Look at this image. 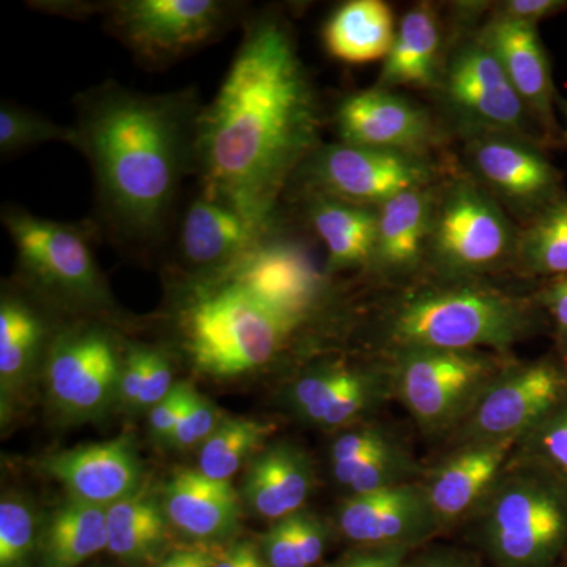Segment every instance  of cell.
Listing matches in <instances>:
<instances>
[{"mask_svg":"<svg viewBox=\"0 0 567 567\" xmlns=\"http://www.w3.org/2000/svg\"><path fill=\"white\" fill-rule=\"evenodd\" d=\"M320 107L290 29L262 14L244 40L197 123L196 175L200 193L230 205L257 227L276 221V208L320 147Z\"/></svg>","mask_w":567,"mask_h":567,"instance_id":"6da1fadb","label":"cell"},{"mask_svg":"<svg viewBox=\"0 0 567 567\" xmlns=\"http://www.w3.org/2000/svg\"><path fill=\"white\" fill-rule=\"evenodd\" d=\"M194 87L142 93L106 81L76 100V145L91 164L96 224L115 244L162 245L183 182L196 173Z\"/></svg>","mask_w":567,"mask_h":567,"instance_id":"7a4b0ae2","label":"cell"},{"mask_svg":"<svg viewBox=\"0 0 567 567\" xmlns=\"http://www.w3.org/2000/svg\"><path fill=\"white\" fill-rule=\"evenodd\" d=\"M174 311L189 363L218 380L259 371L309 327L241 281L229 265L186 275Z\"/></svg>","mask_w":567,"mask_h":567,"instance_id":"3957f363","label":"cell"},{"mask_svg":"<svg viewBox=\"0 0 567 567\" xmlns=\"http://www.w3.org/2000/svg\"><path fill=\"white\" fill-rule=\"evenodd\" d=\"M543 311L539 298L529 300L475 282L429 287L391 306L383 334L393 353H503L543 327Z\"/></svg>","mask_w":567,"mask_h":567,"instance_id":"277c9868","label":"cell"},{"mask_svg":"<svg viewBox=\"0 0 567 567\" xmlns=\"http://www.w3.org/2000/svg\"><path fill=\"white\" fill-rule=\"evenodd\" d=\"M475 514L496 567H554L566 554L567 483L539 466L511 458Z\"/></svg>","mask_w":567,"mask_h":567,"instance_id":"5b68a950","label":"cell"},{"mask_svg":"<svg viewBox=\"0 0 567 567\" xmlns=\"http://www.w3.org/2000/svg\"><path fill=\"white\" fill-rule=\"evenodd\" d=\"M2 223L21 275L40 292L74 308L102 311L111 297L93 252L92 229L6 207Z\"/></svg>","mask_w":567,"mask_h":567,"instance_id":"8992f818","label":"cell"},{"mask_svg":"<svg viewBox=\"0 0 567 567\" xmlns=\"http://www.w3.org/2000/svg\"><path fill=\"white\" fill-rule=\"evenodd\" d=\"M394 395L427 435L451 434L509 368L491 352L410 350L391 357Z\"/></svg>","mask_w":567,"mask_h":567,"instance_id":"52a82bcc","label":"cell"},{"mask_svg":"<svg viewBox=\"0 0 567 567\" xmlns=\"http://www.w3.org/2000/svg\"><path fill=\"white\" fill-rule=\"evenodd\" d=\"M107 31L144 65H167L221 37L238 7L219 0H117L100 7Z\"/></svg>","mask_w":567,"mask_h":567,"instance_id":"ba28073f","label":"cell"},{"mask_svg":"<svg viewBox=\"0 0 567 567\" xmlns=\"http://www.w3.org/2000/svg\"><path fill=\"white\" fill-rule=\"evenodd\" d=\"M567 398V361L559 354L511 364L451 432L454 447L470 443L520 442Z\"/></svg>","mask_w":567,"mask_h":567,"instance_id":"9c48e42d","label":"cell"},{"mask_svg":"<svg viewBox=\"0 0 567 567\" xmlns=\"http://www.w3.org/2000/svg\"><path fill=\"white\" fill-rule=\"evenodd\" d=\"M427 246L446 274L464 278L498 267L517 248V238L481 186L458 181L435 203Z\"/></svg>","mask_w":567,"mask_h":567,"instance_id":"30bf717a","label":"cell"},{"mask_svg":"<svg viewBox=\"0 0 567 567\" xmlns=\"http://www.w3.org/2000/svg\"><path fill=\"white\" fill-rule=\"evenodd\" d=\"M311 196L377 207L412 189L429 188L434 169L424 156L358 145H320L303 164Z\"/></svg>","mask_w":567,"mask_h":567,"instance_id":"8fae6325","label":"cell"},{"mask_svg":"<svg viewBox=\"0 0 567 567\" xmlns=\"http://www.w3.org/2000/svg\"><path fill=\"white\" fill-rule=\"evenodd\" d=\"M442 92L447 110L473 136L506 134L532 140L529 125L535 117L480 37L454 51L443 73Z\"/></svg>","mask_w":567,"mask_h":567,"instance_id":"7c38bea8","label":"cell"},{"mask_svg":"<svg viewBox=\"0 0 567 567\" xmlns=\"http://www.w3.org/2000/svg\"><path fill=\"white\" fill-rule=\"evenodd\" d=\"M122 365L117 346L103 328L65 331L52 342L48 357L52 401L80 420L102 415L121 390Z\"/></svg>","mask_w":567,"mask_h":567,"instance_id":"4fadbf2b","label":"cell"},{"mask_svg":"<svg viewBox=\"0 0 567 567\" xmlns=\"http://www.w3.org/2000/svg\"><path fill=\"white\" fill-rule=\"evenodd\" d=\"M338 525L361 547L413 548L442 529L420 481L349 495L339 506Z\"/></svg>","mask_w":567,"mask_h":567,"instance_id":"5bb4252c","label":"cell"},{"mask_svg":"<svg viewBox=\"0 0 567 567\" xmlns=\"http://www.w3.org/2000/svg\"><path fill=\"white\" fill-rule=\"evenodd\" d=\"M468 156L481 181L517 210L535 216L565 194L554 164L522 137L473 136Z\"/></svg>","mask_w":567,"mask_h":567,"instance_id":"9a60e30c","label":"cell"},{"mask_svg":"<svg viewBox=\"0 0 567 567\" xmlns=\"http://www.w3.org/2000/svg\"><path fill=\"white\" fill-rule=\"evenodd\" d=\"M336 132L344 144L424 156L435 136L427 112L386 89L346 96L334 114Z\"/></svg>","mask_w":567,"mask_h":567,"instance_id":"2e32d148","label":"cell"},{"mask_svg":"<svg viewBox=\"0 0 567 567\" xmlns=\"http://www.w3.org/2000/svg\"><path fill=\"white\" fill-rule=\"evenodd\" d=\"M517 443L511 439L454 447L425 476V495L440 528L476 513L509 465Z\"/></svg>","mask_w":567,"mask_h":567,"instance_id":"e0dca14e","label":"cell"},{"mask_svg":"<svg viewBox=\"0 0 567 567\" xmlns=\"http://www.w3.org/2000/svg\"><path fill=\"white\" fill-rule=\"evenodd\" d=\"M41 466L74 502L107 509L140 492L141 464L128 435L52 454Z\"/></svg>","mask_w":567,"mask_h":567,"instance_id":"ac0fdd59","label":"cell"},{"mask_svg":"<svg viewBox=\"0 0 567 567\" xmlns=\"http://www.w3.org/2000/svg\"><path fill=\"white\" fill-rule=\"evenodd\" d=\"M480 39L502 63L511 84L527 104L544 134L555 136L558 133L555 117L558 93L537 25L495 18Z\"/></svg>","mask_w":567,"mask_h":567,"instance_id":"d6986e66","label":"cell"},{"mask_svg":"<svg viewBox=\"0 0 567 567\" xmlns=\"http://www.w3.org/2000/svg\"><path fill=\"white\" fill-rule=\"evenodd\" d=\"M268 227H257L230 205L199 192L182 216L178 254L188 275L216 270L248 251Z\"/></svg>","mask_w":567,"mask_h":567,"instance_id":"ffe728a7","label":"cell"},{"mask_svg":"<svg viewBox=\"0 0 567 567\" xmlns=\"http://www.w3.org/2000/svg\"><path fill=\"white\" fill-rule=\"evenodd\" d=\"M167 520L197 540L233 535L240 517V502L230 481H216L199 470H177L164 487Z\"/></svg>","mask_w":567,"mask_h":567,"instance_id":"44dd1931","label":"cell"},{"mask_svg":"<svg viewBox=\"0 0 567 567\" xmlns=\"http://www.w3.org/2000/svg\"><path fill=\"white\" fill-rule=\"evenodd\" d=\"M315 488V470L303 451L276 443L249 462L244 495L257 516L281 520L300 513Z\"/></svg>","mask_w":567,"mask_h":567,"instance_id":"7402d4cb","label":"cell"},{"mask_svg":"<svg viewBox=\"0 0 567 567\" xmlns=\"http://www.w3.org/2000/svg\"><path fill=\"white\" fill-rule=\"evenodd\" d=\"M309 221L327 248L328 275L374 264L379 221L374 208L311 196Z\"/></svg>","mask_w":567,"mask_h":567,"instance_id":"603a6c76","label":"cell"},{"mask_svg":"<svg viewBox=\"0 0 567 567\" xmlns=\"http://www.w3.org/2000/svg\"><path fill=\"white\" fill-rule=\"evenodd\" d=\"M435 197L431 189H412L377 208L374 264L383 270H412L431 235Z\"/></svg>","mask_w":567,"mask_h":567,"instance_id":"cb8c5ba5","label":"cell"},{"mask_svg":"<svg viewBox=\"0 0 567 567\" xmlns=\"http://www.w3.org/2000/svg\"><path fill=\"white\" fill-rule=\"evenodd\" d=\"M394 39L393 11L382 0H350L323 28L324 48L331 58L353 65L386 59Z\"/></svg>","mask_w":567,"mask_h":567,"instance_id":"d4e9b609","label":"cell"},{"mask_svg":"<svg viewBox=\"0 0 567 567\" xmlns=\"http://www.w3.org/2000/svg\"><path fill=\"white\" fill-rule=\"evenodd\" d=\"M442 31L434 11L417 6L402 18L393 48L385 59L379 87H429L434 84Z\"/></svg>","mask_w":567,"mask_h":567,"instance_id":"484cf974","label":"cell"},{"mask_svg":"<svg viewBox=\"0 0 567 567\" xmlns=\"http://www.w3.org/2000/svg\"><path fill=\"white\" fill-rule=\"evenodd\" d=\"M107 548L106 507L74 502L58 507L40 535V567H78Z\"/></svg>","mask_w":567,"mask_h":567,"instance_id":"4316f807","label":"cell"},{"mask_svg":"<svg viewBox=\"0 0 567 567\" xmlns=\"http://www.w3.org/2000/svg\"><path fill=\"white\" fill-rule=\"evenodd\" d=\"M107 550L130 566L151 563L162 554L167 537L163 506L145 494H134L106 509Z\"/></svg>","mask_w":567,"mask_h":567,"instance_id":"83f0119b","label":"cell"},{"mask_svg":"<svg viewBox=\"0 0 567 567\" xmlns=\"http://www.w3.org/2000/svg\"><path fill=\"white\" fill-rule=\"evenodd\" d=\"M331 473L349 491V495H363L380 488L416 483L420 466L401 439L394 434L383 445L368 453L331 464Z\"/></svg>","mask_w":567,"mask_h":567,"instance_id":"f1b7e54d","label":"cell"},{"mask_svg":"<svg viewBox=\"0 0 567 567\" xmlns=\"http://www.w3.org/2000/svg\"><path fill=\"white\" fill-rule=\"evenodd\" d=\"M516 256L525 274L561 278L567 276V196L533 216L517 238Z\"/></svg>","mask_w":567,"mask_h":567,"instance_id":"f546056e","label":"cell"},{"mask_svg":"<svg viewBox=\"0 0 567 567\" xmlns=\"http://www.w3.org/2000/svg\"><path fill=\"white\" fill-rule=\"evenodd\" d=\"M274 425L246 417H224L200 446L199 472L216 481H229L262 447Z\"/></svg>","mask_w":567,"mask_h":567,"instance_id":"4dcf8cb0","label":"cell"},{"mask_svg":"<svg viewBox=\"0 0 567 567\" xmlns=\"http://www.w3.org/2000/svg\"><path fill=\"white\" fill-rule=\"evenodd\" d=\"M44 334L43 320L31 306L3 295L0 305V377L3 386L20 382L29 371Z\"/></svg>","mask_w":567,"mask_h":567,"instance_id":"1f68e13d","label":"cell"},{"mask_svg":"<svg viewBox=\"0 0 567 567\" xmlns=\"http://www.w3.org/2000/svg\"><path fill=\"white\" fill-rule=\"evenodd\" d=\"M513 461L539 466L567 483V398L517 443Z\"/></svg>","mask_w":567,"mask_h":567,"instance_id":"d6a6232c","label":"cell"},{"mask_svg":"<svg viewBox=\"0 0 567 567\" xmlns=\"http://www.w3.org/2000/svg\"><path fill=\"white\" fill-rule=\"evenodd\" d=\"M47 142H65L76 145L74 126H63L48 121L35 112L14 104L0 106V153L11 156Z\"/></svg>","mask_w":567,"mask_h":567,"instance_id":"836d02e7","label":"cell"},{"mask_svg":"<svg viewBox=\"0 0 567 567\" xmlns=\"http://www.w3.org/2000/svg\"><path fill=\"white\" fill-rule=\"evenodd\" d=\"M40 536L31 507L18 498L0 503V567H28Z\"/></svg>","mask_w":567,"mask_h":567,"instance_id":"e575fe53","label":"cell"},{"mask_svg":"<svg viewBox=\"0 0 567 567\" xmlns=\"http://www.w3.org/2000/svg\"><path fill=\"white\" fill-rule=\"evenodd\" d=\"M223 420L224 417L219 415L218 409L207 398L192 390L181 421H178L167 445L177 447V450H192L194 446H203Z\"/></svg>","mask_w":567,"mask_h":567,"instance_id":"d590c367","label":"cell"},{"mask_svg":"<svg viewBox=\"0 0 567 567\" xmlns=\"http://www.w3.org/2000/svg\"><path fill=\"white\" fill-rule=\"evenodd\" d=\"M260 550L271 567H306L298 546L293 516L275 522L274 527L265 533Z\"/></svg>","mask_w":567,"mask_h":567,"instance_id":"8d00e7d4","label":"cell"},{"mask_svg":"<svg viewBox=\"0 0 567 567\" xmlns=\"http://www.w3.org/2000/svg\"><path fill=\"white\" fill-rule=\"evenodd\" d=\"M192 390L193 388L188 383H175L171 393L162 402L152 406L148 427H151L153 439L158 442H169L171 435L174 434L175 427L181 421Z\"/></svg>","mask_w":567,"mask_h":567,"instance_id":"74e56055","label":"cell"},{"mask_svg":"<svg viewBox=\"0 0 567 567\" xmlns=\"http://www.w3.org/2000/svg\"><path fill=\"white\" fill-rule=\"evenodd\" d=\"M394 435L386 425L368 424L347 431L346 434L334 440L330 450L331 464L347 461L360 454L368 453L374 447L383 445Z\"/></svg>","mask_w":567,"mask_h":567,"instance_id":"f35d334b","label":"cell"},{"mask_svg":"<svg viewBox=\"0 0 567 567\" xmlns=\"http://www.w3.org/2000/svg\"><path fill=\"white\" fill-rule=\"evenodd\" d=\"M151 347L134 346L123 358L118 395L126 404L136 406L145 377H147L148 368H151Z\"/></svg>","mask_w":567,"mask_h":567,"instance_id":"ab89813d","label":"cell"},{"mask_svg":"<svg viewBox=\"0 0 567 567\" xmlns=\"http://www.w3.org/2000/svg\"><path fill=\"white\" fill-rule=\"evenodd\" d=\"M537 298L554 322L557 352L567 361V276L555 278Z\"/></svg>","mask_w":567,"mask_h":567,"instance_id":"60d3db41","label":"cell"},{"mask_svg":"<svg viewBox=\"0 0 567 567\" xmlns=\"http://www.w3.org/2000/svg\"><path fill=\"white\" fill-rule=\"evenodd\" d=\"M175 383L173 382V368L166 354L159 350L152 349L151 368L145 377L140 399L136 406H152L162 402L171 393Z\"/></svg>","mask_w":567,"mask_h":567,"instance_id":"b9f144b4","label":"cell"},{"mask_svg":"<svg viewBox=\"0 0 567 567\" xmlns=\"http://www.w3.org/2000/svg\"><path fill=\"white\" fill-rule=\"evenodd\" d=\"M566 9L565 0H507V2L499 3V13L496 18L537 25V22Z\"/></svg>","mask_w":567,"mask_h":567,"instance_id":"7bdbcfd3","label":"cell"},{"mask_svg":"<svg viewBox=\"0 0 567 567\" xmlns=\"http://www.w3.org/2000/svg\"><path fill=\"white\" fill-rule=\"evenodd\" d=\"M406 547H361L334 567H405Z\"/></svg>","mask_w":567,"mask_h":567,"instance_id":"ee69618b","label":"cell"},{"mask_svg":"<svg viewBox=\"0 0 567 567\" xmlns=\"http://www.w3.org/2000/svg\"><path fill=\"white\" fill-rule=\"evenodd\" d=\"M215 567H271L251 540H240L216 557Z\"/></svg>","mask_w":567,"mask_h":567,"instance_id":"f6af8a7d","label":"cell"},{"mask_svg":"<svg viewBox=\"0 0 567 567\" xmlns=\"http://www.w3.org/2000/svg\"><path fill=\"white\" fill-rule=\"evenodd\" d=\"M216 555L204 548H181L162 559L156 567H215Z\"/></svg>","mask_w":567,"mask_h":567,"instance_id":"bcb514c9","label":"cell"},{"mask_svg":"<svg viewBox=\"0 0 567 567\" xmlns=\"http://www.w3.org/2000/svg\"><path fill=\"white\" fill-rule=\"evenodd\" d=\"M405 567H475L458 555L431 554L416 559L415 565Z\"/></svg>","mask_w":567,"mask_h":567,"instance_id":"7dc6e473","label":"cell"},{"mask_svg":"<svg viewBox=\"0 0 567 567\" xmlns=\"http://www.w3.org/2000/svg\"><path fill=\"white\" fill-rule=\"evenodd\" d=\"M557 107H558L559 112H561L563 118H565L566 125H565V130H563V134H565V140L567 142V100L563 99V96L558 95Z\"/></svg>","mask_w":567,"mask_h":567,"instance_id":"c3c4849f","label":"cell"},{"mask_svg":"<svg viewBox=\"0 0 567 567\" xmlns=\"http://www.w3.org/2000/svg\"><path fill=\"white\" fill-rule=\"evenodd\" d=\"M561 567H567V561L565 563V565H563Z\"/></svg>","mask_w":567,"mask_h":567,"instance_id":"681fc988","label":"cell"}]
</instances>
